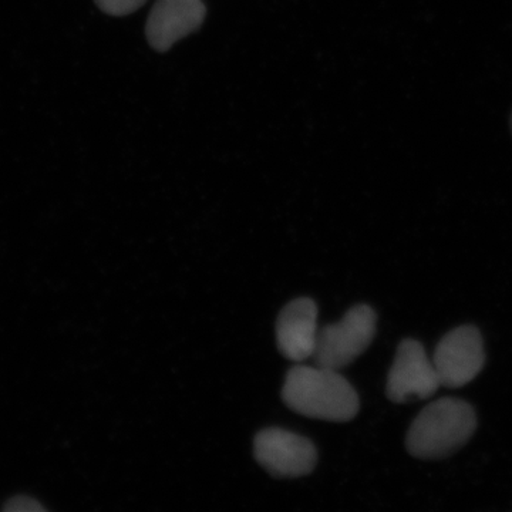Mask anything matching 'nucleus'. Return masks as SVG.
Segmentation results:
<instances>
[{
  "label": "nucleus",
  "mask_w": 512,
  "mask_h": 512,
  "mask_svg": "<svg viewBox=\"0 0 512 512\" xmlns=\"http://www.w3.org/2000/svg\"><path fill=\"white\" fill-rule=\"evenodd\" d=\"M282 399L292 412L336 423L355 419L360 409L352 384L338 370L320 366H295L289 370Z\"/></svg>",
  "instance_id": "nucleus-1"
},
{
  "label": "nucleus",
  "mask_w": 512,
  "mask_h": 512,
  "mask_svg": "<svg viewBox=\"0 0 512 512\" xmlns=\"http://www.w3.org/2000/svg\"><path fill=\"white\" fill-rule=\"evenodd\" d=\"M477 416L473 406L444 397L421 410L406 437V448L421 460H440L460 450L473 437Z\"/></svg>",
  "instance_id": "nucleus-2"
},
{
  "label": "nucleus",
  "mask_w": 512,
  "mask_h": 512,
  "mask_svg": "<svg viewBox=\"0 0 512 512\" xmlns=\"http://www.w3.org/2000/svg\"><path fill=\"white\" fill-rule=\"evenodd\" d=\"M376 329V312L367 305L355 306L340 322L319 330L312 356L316 365L339 372L366 352Z\"/></svg>",
  "instance_id": "nucleus-3"
},
{
  "label": "nucleus",
  "mask_w": 512,
  "mask_h": 512,
  "mask_svg": "<svg viewBox=\"0 0 512 512\" xmlns=\"http://www.w3.org/2000/svg\"><path fill=\"white\" fill-rule=\"evenodd\" d=\"M441 386L460 389L473 382L485 365L484 339L473 325L450 330L437 345L433 357Z\"/></svg>",
  "instance_id": "nucleus-4"
},
{
  "label": "nucleus",
  "mask_w": 512,
  "mask_h": 512,
  "mask_svg": "<svg viewBox=\"0 0 512 512\" xmlns=\"http://www.w3.org/2000/svg\"><path fill=\"white\" fill-rule=\"evenodd\" d=\"M256 461L276 478L308 476L318 463L311 440L282 429H266L254 441Z\"/></svg>",
  "instance_id": "nucleus-5"
},
{
  "label": "nucleus",
  "mask_w": 512,
  "mask_h": 512,
  "mask_svg": "<svg viewBox=\"0 0 512 512\" xmlns=\"http://www.w3.org/2000/svg\"><path fill=\"white\" fill-rule=\"evenodd\" d=\"M441 386L434 363L416 339H404L397 348L386 394L393 403L429 399Z\"/></svg>",
  "instance_id": "nucleus-6"
},
{
  "label": "nucleus",
  "mask_w": 512,
  "mask_h": 512,
  "mask_svg": "<svg viewBox=\"0 0 512 512\" xmlns=\"http://www.w3.org/2000/svg\"><path fill=\"white\" fill-rule=\"evenodd\" d=\"M205 16L202 0H157L147 19L148 43L157 52H167L178 40L197 32Z\"/></svg>",
  "instance_id": "nucleus-7"
},
{
  "label": "nucleus",
  "mask_w": 512,
  "mask_h": 512,
  "mask_svg": "<svg viewBox=\"0 0 512 512\" xmlns=\"http://www.w3.org/2000/svg\"><path fill=\"white\" fill-rule=\"evenodd\" d=\"M318 333V308L309 298L286 305L276 322L279 352L292 362H303L313 356Z\"/></svg>",
  "instance_id": "nucleus-8"
},
{
  "label": "nucleus",
  "mask_w": 512,
  "mask_h": 512,
  "mask_svg": "<svg viewBox=\"0 0 512 512\" xmlns=\"http://www.w3.org/2000/svg\"><path fill=\"white\" fill-rule=\"evenodd\" d=\"M110 16H127L146 5L147 0H94Z\"/></svg>",
  "instance_id": "nucleus-9"
},
{
  "label": "nucleus",
  "mask_w": 512,
  "mask_h": 512,
  "mask_svg": "<svg viewBox=\"0 0 512 512\" xmlns=\"http://www.w3.org/2000/svg\"><path fill=\"white\" fill-rule=\"evenodd\" d=\"M5 510L9 512H39L43 511V507L33 498L20 495V497L12 498Z\"/></svg>",
  "instance_id": "nucleus-10"
},
{
  "label": "nucleus",
  "mask_w": 512,
  "mask_h": 512,
  "mask_svg": "<svg viewBox=\"0 0 512 512\" xmlns=\"http://www.w3.org/2000/svg\"><path fill=\"white\" fill-rule=\"evenodd\" d=\"M511 131H512V116H511Z\"/></svg>",
  "instance_id": "nucleus-11"
}]
</instances>
